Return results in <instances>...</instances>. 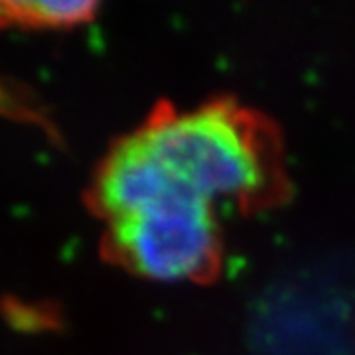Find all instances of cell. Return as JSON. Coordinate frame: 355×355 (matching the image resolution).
Masks as SVG:
<instances>
[{
    "label": "cell",
    "mask_w": 355,
    "mask_h": 355,
    "mask_svg": "<svg viewBox=\"0 0 355 355\" xmlns=\"http://www.w3.org/2000/svg\"><path fill=\"white\" fill-rule=\"evenodd\" d=\"M95 12L97 4L87 0H0V32L76 28Z\"/></svg>",
    "instance_id": "obj_3"
},
{
    "label": "cell",
    "mask_w": 355,
    "mask_h": 355,
    "mask_svg": "<svg viewBox=\"0 0 355 355\" xmlns=\"http://www.w3.org/2000/svg\"><path fill=\"white\" fill-rule=\"evenodd\" d=\"M279 180L265 127L233 103L160 111L114 142L97 168L89 203L103 223L146 205L251 203Z\"/></svg>",
    "instance_id": "obj_1"
},
{
    "label": "cell",
    "mask_w": 355,
    "mask_h": 355,
    "mask_svg": "<svg viewBox=\"0 0 355 355\" xmlns=\"http://www.w3.org/2000/svg\"><path fill=\"white\" fill-rule=\"evenodd\" d=\"M105 247L116 263L162 282L202 279L221 253L216 209L156 205L105 223Z\"/></svg>",
    "instance_id": "obj_2"
}]
</instances>
